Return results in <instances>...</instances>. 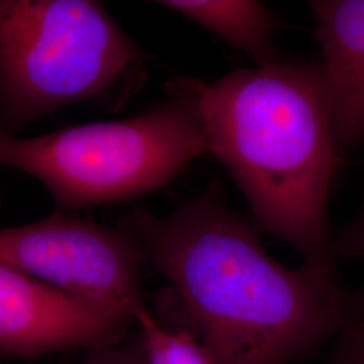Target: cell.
<instances>
[{
  "label": "cell",
  "instance_id": "5b68a950",
  "mask_svg": "<svg viewBox=\"0 0 364 364\" xmlns=\"http://www.w3.org/2000/svg\"><path fill=\"white\" fill-rule=\"evenodd\" d=\"M144 251L123 227L109 228L72 215L0 228V264L131 318L147 309Z\"/></svg>",
  "mask_w": 364,
  "mask_h": 364
},
{
  "label": "cell",
  "instance_id": "7a4b0ae2",
  "mask_svg": "<svg viewBox=\"0 0 364 364\" xmlns=\"http://www.w3.org/2000/svg\"><path fill=\"white\" fill-rule=\"evenodd\" d=\"M192 80L209 154L246 197L254 225L305 262H336L328 204L343 161L321 64L279 60L212 82Z\"/></svg>",
  "mask_w": 364,
  "mask_h": 364
},
{
  "label": "cell",
  "instance_id": "8fae6325",
  "mask_svg": "<svg viewBox=\"0 0 364 364\" xmlns=\"http://www.w3.org/2000/svg\"><path fill=\"white\" fill-rule=\"evenodd\" d=\"M81 364H147L144 341L138 328L120 341L91 350Z\"/></svg>",
  "mask_w": 364,
  "mask_h": 364
},
{
  "label": "cell",
  "instance_id": "7c38bea8",
  "mask_svg": "<svg viewBox=\"0 0 364 364\" xmlns=\"http://www.w3.org/2000/svg\"><path fill=\"white\" fill-rule=\"evenodd\" d=\"M332 252L335 258L359 260L364 264V204L359 215L332 237Z\"/></svg>",
  "mask_w": 364,
  "mask_h": 364
},
{
  "label": "cell",
  "instance_id": "30bf717a",
  "mask_svg": "<svg viewBox=\"0 0 364 364\" xmlns=\"http://www.w3.org/2000/svg\"><path fill=\"white\" fill-rule=\"evenodd\" d=\"M336 338L331 364H364V296Z\"/></svg>",
  "mask_w": 364,
  "mask_h": 364
},
{
  "label": "cell",
  "instance_id": "8992f818",
  "mask_svg": "<svg viewBox=\"0 0 364 364\" xmlns=\"http://www.w3.org/2000/svg\"><path fill=\"white\" fill-rule=\"evenodd\" d=\"M135 323L92 301L0 264V355L34 359L73 348L96 350Z\"/></svg>",
  "mask_w": 364,
  "mask_h": 364
},
{
  "label": "cell",
  "instance_id": "6da1fadb",
  "mask_svg": "<svg viewBox=\"0 0 364 364\" xmlns=\"http://www.w3.org/2000/svg\"><path fill=\"white\" fill-rule=\"evenodd\" d=\"M171 285L173 301L216 364H287L336 338L362 294L336 262L290 269L228 207L219 181L166 218L135 209L120 223Z\"/></svg>",
  "mask_w": 364,
  "mask_h": 364
},
{
  "label": "cell",
  "instance_id": "277c9868",
  "mask_svg": "<svg viewBox=\"0 0 364 364\" xmlns=\"http://www.w3.org/2000/svg\"><path fill=\"white\" fill-rule=\"evenodd\" d=\"M142 57L97 1L0 0V132L103 95Z\"/></svg>",
  "mask_w": 364,
  "mask_h": 364
},
{
  "label": "cell",
  "instance_id": "ba28073f",
  "mask_svg": "<svg viewBox=\"0 0 364 364\" xmlns=\"http://www.w3.org/2000/svg\"><path fill=\"white\" fill-rule=\"evenodd\" d=\"M158 4L181 14L231 46L247 53L257 66L279 61V53L273 42L277 21L260 1L166 0Z\"/></svg>",
  "mask_w": 364,
  "mask_h": 364
},
{
  "label": "cell",
  "instance_id": "3957f363",
  "mask_svg": "<svg viewBox=\"0 0 364 364\" xmlns=\"http://www.w3.org/2000/svg\"><path fill=\"white\" fill-rule=\"evenodd\" d=\"M209 154L193 80H171L162 105L139 117L36 138L0 132V165L42 182L61 208L117 204L158 191Z\"/></svg>",
  "mask_w": 364,
  "mask_h": 364
},
{
  "label": "cell",
  "instance_id": "52a82bcc",
  "mask_svg": "<svg viewBox=\"0 0 364 364\" xmlns=\"http://www.w3.org/2000/svg\"><path fill=\"white\" fill-rule=\"evenodd\" d=\"M308 4L324 57L333 144L343 161L364 142V0Z\"/></svg>",
  "mask_w": 364,
  "mask_h": 364
},
{
  "label": "cell",
  "instance_id": "9c48e42d",
  "mask_svg": "<svg viewBox=\"0 0 364 364\" xmlns=\"http://www.w3.org/2000/svg\"><path fill=\"white\" fill-rule=\"evenodd\" d=\"M147 364H216L207 348L188 328L170 329L151 313L136 321Z\"/></svg>",
  "mask_w": 364,
  "mask_h": 364
}]
</instances>
